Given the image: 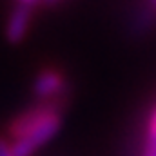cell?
I'll use <instances>...</instances> for the list:
<instances>
[{
	"mask_svg": "<svg viewBox=\"0 0 156 156\" xmlns=\"http://www.w3.org/2000/svg\"><path fill=\"white\" fill-rule=\"evenodd\" d=\"M66 4V0H40V7H58Z\"/></svg>",
	"mask_w": 156,
	"mask_h": 156,
	"instance_id": "obj_6",
	"label": "cell"
},
{
	"mask_svg": "<svg viewBox=\"0 0 156 156\" xmlns=\"http://www.w3.org/2000/svg\"><path fill=\"white\" fill-rule=\"evenodd\" d=\"M16 4H24V5H29L33 9L40 7V0H16Z\"/></svg>",
	"mask_w": 156,
	"mask_h": 156,
	"instance_id": "obj_7",
	"label": "cell"
},
{
	"mask_svg": "<svg viewBox=\"0 0 156 156\" xmlns=\"http://www.w3.org/2000/svg\"><path fill=\"white\" fill-rule=\"evenodd\" d=\"M144 156H156V140H147Z\"/></svg>",
	"mask_w": 156,
	"mask_h": 156,
	"instance_id": "obj_5",
	"label": "cell"
},
{
	"mask_svg": "<svg viewBox=\"0 0 156 156\" xmlns=\"http://www.w3.org/2000/svg\"><path fill=\"white\" fill-rule=\"evenodd\" d=\"M147 140H156V107L153 113L149 115V122H147Z\"/></svg>",
	"mask_w": 156,
	"mask_h": 156,
	"instance_id": "obj_4",
	"label": "cell"
},
{
	"mask_svg": "<svg viewBox=\"0 0 156 156\" xmlns=\"http://www.w3.org/2000/svg\"><path fill=\"white\" fill-rule=\"evenodd\" d=\"M31 93L37 102L45 104H60V105H69L71 100V80L67 73L58 66V64H45L42 66L31 83Z\"/></svg>",
	"mask_w": 156,
	"mask_h": 156,
	"instance_id": "obj_2",
	"label": "cell"
},
{
	"mask_svg": "<svg viewBox=\"0 0 156 156\" xmlns=\"http://www.w3.org/2000/svg\"><path fill=\"white\" fill-rule=\"evenodd\" d=\"M35 9L24 4H15L5 20V38L11 44H20L31 29Z\"/></svg>",
	"mask_w": 156,
	"mask_h": 156,
	"instance_id": "obj_3",
	"label": "cell"
},
{
	"mask_svg": "<svg viewBox=\"0 0 156 156\" xmlns=\"http://www.w3.org/2000/svg\"><path fill=\"white\" fill-rule=\"evenodd\" d=\"M66 105L35 102L9 120L4 140L13 156H33L60 129Z\"/></svg>",
	"mask_w": 156,
	"mask_h": 156,
	"instance_id": "obj_1",
	"label": "cell"
},
{
	"mask_svg": "<svg viewBox=\"0 0 156 156\" xmlns=\"http://www.w3.org/2000/svg\"><path fill=\"white\" fill-rule=\"evenodd\" d=\"M145 5H147L151 11H154L156 13V0H145Z\"/></svg>",
	"mask_w": 156,
	"mask_h": 156,
	"instance_id": "obj_8",
	"label": "cell"
}]
</instances>
